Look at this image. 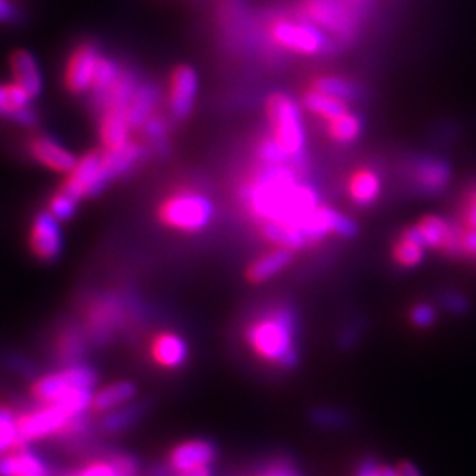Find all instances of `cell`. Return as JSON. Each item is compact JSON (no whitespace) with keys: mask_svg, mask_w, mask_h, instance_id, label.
Instances as JSON below:
<instances>
[{"mask_svg":"<svg viewBox=\"0 0 476 476\" xmlns=\"http://www.w3.org/2000/svg\"><path fill=\"white\" fill-rule=\"evenodd\" d=\"M295 259V252L283 247H274L272 251L256 258L245 270V277L252 285H261L281 274L285 268L292 265Z\"/></svg>","mask_w":476,"mask_h":476,"instance_id":"cell-19","label":"cell"},{"mask_svg":"<svg viewBox=\"0 0 476 476\" xmlns=\"http://www.w3.org/2000/svg\"><path fill=\"white\" fill-rule=\"evenodd\" d=\"M161 98L163 96H161L159 87L150 83V81L140 83L136 87L134 96H132L129 108H127V119H129L132 131L141 129L143 123L157 112Z\"/></svg>","mask_w":476,"mask_h":476,"instance_id":"cell-22","label":"cell"},{"mask_svg":"<svg viewBox=\"0 0 476 476\" xmlns=\"http://www.w3.org/2000/svg\"><path fill=\"white\" fill-rule=\"evenodd\" d=\"M18 20L20 9L9 0H0V23H16Z\"/></svg>","mask_w":476,"mask_h":476,"instance_id":"cell-47","label":"cell"},{"mask_svg":"<svg viewBox=\"0 0 476 476\" xmlns=\"http://www.w3.org/2000/svg\"><path fill=\"white\" fill-rule=\"evenodd\" d=\"M461 258H476V230L463 226V230H461Z\"/></svg>","mask_w":476,"mask_h":476,"instance_id":"cell-46","label":"cell"},{"mask_svg":"<svg viewBox=\"0 0 476 476\" xmlns=\"http://www.w3.org/2000/svg\"><path fill=\"white\" fill-rule=\"evenodd\" d=\"M363 125L365 122L361 119V115L348 110L343 115L327 122V132L332 141L339 145H352L361 136Z\"/></svg>","mask_w":476,"mask_h":476,"instance_id":"cell-28","label":"cell"},{"mask_svg":"<svg viewBox=\"0 0 476 476\" xmlns=\"http://www.w3.org/2000/svg\"><path fill=\"white\" fill-rule=\"evenodd\" d=\"M310 420L318 427H344L348 423V417L341 410L334 408H318L310 413Z\"/></svg>","mask_w":476,"mask_h":476,"instance_id":"cell-39","label":"cell"},{"mask_svg":"<svg viewBox=\"0 0 476 476\" xmlns=\"http://www.w3.org/2000/svg\"><path fill=\"white\" fill-rule=\"evenodd\" d=\"M439 303L441 307L450 312V314H466L472 309V303L466 295L454 292V290H446L439 295Z\"/></svg>","mask_w":476,"mask_h":476,"instance_id":"cell-40","label":"cell"},{"mask_svg":"<svg viewBox=\"0 0 476 476\" xmlns=\"http://www.w3.org/2000/svg\"><path fill=\"white\" fill-rule=\"evenodd\" d=\"M357 476H383L381 466L374 459H365L358 466Z\"/></svg>","mask_w":476,"mask_h":476,"instance_id":"cell-49","label":"cell"},{"mask_svg":"<svg viewBox=\"0 0 476 476\" xmlns=\"http://www.w3.org/2000/svg\"><path fill=\"white\" fill-rule=\"evenodd\" d=\"M310 87L327 94V96L346 101L350 105L360 99V89L357 85L346 78H341V76H319L312 81Z\"/></svg>","mask_w":476,"mask_h":476,"instance_id":"cell-31","label":"cell"},{"mask_svg":"<svg viewBox=\"0 0 476 476\" xmlns=\"http://www.w3.org/2000/svg\"><path fill=\"white\" fill-rule=\"evenodd\" d=\"M143 408L140 404H134V401L127 406H122L119 410H114L110 413H105L101 420V429L106 434H119L122 430L129 429L141 417Z\"/></svg>","mask_w":476,"mask_h":476,"instance_id":"cell-34","label":"cell"},{"mask_svg":"<svg viewBox=\"0 0 476 476\" xmlns=\"http://www.w3.org/2000/svg\"><path fill=\"white\" fill-rule=\"evenodd\" d=\"M11 72L14 83H18L32 99L41 96L45 89V80L38 60L30 52L18 50L11 55Z\"/></svg>","mask_w":476,"mask_h":476,"instance_id":"cell-20","label":"cell"},{"mask_svg":"<svg viewBox=\"0 0 476 476\" xmlns=\"http://www.w3.org/2000/svg\"><path fill=\"white\" fill-rule=\"evenodd\" d=\"M302 106L309 114H312L314 117H319L325 122H330V120H334L350 110V103L336 99L332 96H327V94H323L312 87L303 92Z\"/></svg>","mask_w":476,"mask_h":476,"instance_id":"cell-27","label":"cell"},{"mask_svg":"<svg viewBox=\"0 0 476 476\" xmlns=\"http://www.w3.org/2000/svg\"><path fill=\"white\" fill-rule=\"evenodd\" d=\"M392 258L401 268H415L425 258V247L404 235H399L392 247Z\"/></svg>","mask_w":476,"mask_h":476,"instance_id":"cell-35","label":"cell"},{"mask_svg":"<svg viewBox=\"0 0 476 476\" xmlns=\"http://www.w3.org/2000/svg\"><path fill=\"white\" fill-rule=\"evenodd\" d=\"M150 355L163 369H180L189 358L187 343L172 332H163L154 337L150 346Z\"/></svg>","mask_w":476,"mask_h":476,"instance_id":"cell-21","label":"cell"},{"mask_svg":"<svg viewBox=\"0 0 476 476\" xmlns=\"http://www.w3.org/2000/svg\"><path fill=\"white\" fill-rule=\"evenodd\" d=\"M410 319L417 328H430L438 319V310L434 305L421 302L410 310Z\"/></svg>","mask_w":476,"mask_h":476,"instance_id":"cell-41","label":"cell"},{"mask_svg":"<svg viewBox=\"0 0 476 476\" xmlns=\"http://www.w3.org/2000/svg\"><path fill=\"white\" fill-rule=\"evenodd\" d=\"M200 89V78L194 67L182 64L174 69L170 76V92H168V103H170V114L177 120H187L191 117L196 98Z\"/></svg>","mask_w":476,"mask_h":476,"instance_id":"cell-15","label":"cell"},{"mask_svg":"<svg viewBox=\"0 0 476 476\" xmlns=\"http://www.w3.org/2000/svg\"><path fill=\"white\" fill-rule=\"evenodd\" d=\"M300 230L309 238L310 245H314L328 235L355 238L358 234V225L352 217L321 203L300 223Z\"/></svg>","mask_w":476,"mask_h":476,"instance_id":"cell-11","label":"cell"},{"mask_svg":"<svg viewBox=\"0 0 476 476\" xmlns=\"http://www.w3.org/2000/svg\"><path fill=\"white\" fill-rule=\"evenodd\" d=\"M216 214L208 196L196 191H179L159 207V221L177 232L198 234L205 230Z\"/></svg>","mask_w":476,"mask_h":476,"instance_id":"cell-6","label":"cell"},{"mask_svg":"<svg viewBox=\"0 0 476 476\" xmlns=\"http://www.w3.org/2000/svg\"><path fill=\"white\" fill-rule=\"evenodd\" d=\"M259 476H297L292 470H286V468H276V470H268L267 473Z\"/></svg>","mask_w":476,"mask_h":476,"instance_id":"cell-51","label":"cell"},{"mask_svg":"<svg viewBox=\"0 0 476 476\" xmlns=\"http://www.w3.org/2000/svg\"><path fill=\"white\" fill-rule=\"evenodd\" d=\"M298 327L300 319L293 305L274 303L247 325L243 337L259 360L283 370H293L300 361Z\"/></svg>","mask_w":476,"mask_h":476,"instance_id":"cell-2","label":"cell"},{"mask_svg":"<svg viewBox=\"0 0 476 476\" xmlns=\"http://www.w3.org/2000/svg\"><path fill=\"white\" fill-rule=\"evenodd\" d=\"M381 175L372 168H358L357 172L348 180V194L350 200L360 207L367 208L374 205L381 194Z\"/></svg>","mask_w":476,"mask_h":476,"instance_id":"cell-24","label":"cell"},{"mask_svg":"<svg viewBox=\"0 0 476 476\" xmlns=\"http://www.w3.org/2000/svg\"><path fill=\"white\" fill-rule=\"evenodd\" d=\"M303 20L318 25L334 39L353 43L360 25V9L348 0H305L302 5Z\"/></svg>","mask_w":476,"mask_h":476,"instance_id":"cell-7","label":"cell"},{"mask_svg":"<svg viewBox=\"0 0 476 476\" xmlns=\"http://www.w3.org/2000/svg\"><path fill=\"white\" fill-rule=\"evenodd\" d=\"M403 177L418 196H439L452 182V165L443 157L420 154L404 163Z\"/></svg>","mask_w":476,"mask_h":476,"instance_id":"cell-9","label":"cell"},{"mask_svg":"<svg viewBox=\"0 0 476 476\" xmlns=\"http://www.w3.org/2000/svg\"><path fill=\"white\" fill-rule=\"evenodd\" d=\"M13 123H18V125H21V127H34L38 122H39V115H38V112L32 108V105L30 106H27V108H23L21 112H18L16 114V117L14 119L11 120Z\"/></svg>","mask_w":476,"mask_h":476,"instance_id":"cell-48","label":"cell"},{"mask_svg":"<svg viewBox=\"0 0 476 476\" xmlns=\"http://www.w3.org/2000/svg\"><path fill=\"white\" fill-rule=\"evenodd\" d=\"M103 149H96L78 159L76 166L71 174H67L60 189L74 196L78 201H81L83 198L99 196L110 185L103 170Z\"/></svg>","mask_w":476,"mask_h":476,"instance_id":"cell-10","label":"cell"},{"mask_svg":"<svg viewBox=\"0 0 476 476\" xmlns=\"http://www.w3.org/2000/svg\"><path fill=\"white\" fill-rule=\"evenodd\" d=\"M110 461L114 463L120 476H141V468L138 461L129 454H115L110 457Z\"/></svg>","mask_w":476,"mask_h":476,"instance_id":"cell-43","label":"cell"},{"mask_svg":"<svg viewBox=\"0 0 476 476\" xmlns=\"http://www.w3.org/2000/svg\"><path fill=\"white\" fill-rule=\"evenodd\" d=\"M87 344H89V336L87 330L81 328H67L60 334L59 343H57V350H59V358L65 365H72V363H80L81 358L87 352Z\"/></svg>","mask_w":476,"mask_h":476,"instance_id":"cell-30","label":"cell"},{"mask_svg":"<svg viewBox=\"0 0 476 476\" xmlns=\"http://www.w3.org/2000/svg\"><path fill=\"white\" fill-rule=\"evenodd\" d=\"M78 205H80V201L74 196H71L64 189H59L52 196V200L48 203V210L59 219L60 223H64V221H69V219L74 217V214L78 210Z\"/></svg>","mask_w":476,"mask_h":476,"instance_id":"cell-38","label":"cell"},{"mask_svg":"<svg viewBox=\"0 0 476 476\" xmlns=\"http://www.w3.org/2000/svg\"><path fill=\"white\" fill-rule=\"evenodd\" d=\"M67 476H120L119 472L115 470L114 463L110 459L106 461H92L80 470H74L72 473Z\"/></svg>","mask_w":476,"mask_h":476,"instance_id":"cell-42","label":"cell"},{"mask_svg":"<svg viewBox=\"0 0 476 476\" xmlns=\"http://www.w3.org/2000/svg\"><path fill=\"white\" fill-rule=\"evenodd\" d=\"M89 417H74L64 404H39L36 410L20 413V443L32 446L50 438H72L85 430Z\"/></svg>","mask_w":476,"mask_h":476,"instance_id":"cell-4","label":"cell"},{"mask_svg":"<svg viewBox=\"0 0 476 476\" xmlns=\"http://www.w3.org/2000/svg\"><path fill=\"white\" fill-rule=\"evenodd\" d=\"M265 110L272 136L285 149L292 165L307 172L309 161L305 154V125L302 120L300 105L290 94L274 92L268 96Z\"/></svg>","mask_w":476,"mask_h":476,"instance_id":"cell-3","label":"cell"},{"mask_svg":"<svg viewBox=\"0 0 476 476\" xmlns=\"http://www.w3.org/2000/svg\"><path fill=\"white\" fill-rule=\"evenodd\" d=\"M397 473H399V476H423L420 473L417 466L413 463H408V461H403L397 466Z\"/></svg>","mask_w":476,"mask_h":476,"instance_id":"cell-50","label":"cell"},{"mask_svg":"<svg viewBox=\"0 0 476 476\" xmlns=\"http://www.w3.org/2000/svg\"><path fill=\"white\" fill-rule=\"evenodd\" d=\"M122 71L123 69H120V65L115 60L101 55L98 71H96V78H94V85L90 90L92 98H98V96L105 94L106 90H110L117 83Z\"/></svg>","mask_w":476,"mask_h":476,"instance_id":"cell-36","label":"cell"},{"mask_svg":"<svg viewBox=\"0 0 476 476\" xmlns=\"http://www.w3.org/2000/svg\"><path fill=\"white\" fill-rule=\"evenodd\" d=\"M463 226L476 230V187L472 189L466 196V201L463 207Z\"/></svg>","mask_w":476,"mask_h":476,"instance_id":"cell-45","label":"cell"},{"mask_svg":"<svg viewBox=\"0 0 476 476\" xmlns=\"http://www.w3.org/2000/svg\"><path fill=\"white\" fill-rule=\"evenodd\" d=\"M101 60V54L96 45L85 43L78 47L65 67V87L74 96H83L92 90L96 71Z\"/></svg>","mask_w":476,"mask_h":476,"instance_id":"cell-14","label":"cell"},{"mask_svg":"<svg viewBox=\"0 0 476 476\" xmlns=\"http://www.w3.org/2000/svg\"><path fill=\"white\" fill-rule=\"evenodd\" d=\"M145 145L154 150L157 156H168L172 150L170 145V132H172V123L165 115L154 114L150 119L147 120L141 127Z\"/></svg>","mask_w":476,"mask_h":476,"instance_id":"cell-29","label":"cell"},{"mask_svg":"<svg viewBox=\"0 0 476 476\" xmlns=\"http://www.w3.org/2000/svg\"><path fill=\"white\" fill-rule=\"evenodd\" d=\"M136 385L132 381H115L94 392L92 413L105 415L122 406H127L136 397Z\"/></svg>","mask_w":476,"mask_h":476,"instance_id":"cell-23","label":"cell"},{"mask_svg":"<svg viewBox=\"0 0 476 476\" xmlns=\"http://www.w3.org/2000/svg\"><path fill=\"white\" fill-rule=\"evenodd\" d=\"M175 476H214V473H212V468H205V470H198V472H191V473Z\"/></svg>","mask_w":476,"mask_h":476,"instance_id":"cell-52","label":"cell"},{"mask_svg":"<svg viewBox=\"0 0 476 476\" xmlns=\"http://www.w3.org/2000/svg\"><path fill=\"white\" fill-rule=\"evenodd\" d=\"M361 330H363V325L360 321H357V319L352 321L348 327L343 328V334L339 336V346L343 350L353 348L357 344L358 337H360Z\"/></svg>","mask_w":476,"mask_h":476,"instance_id":"cell-44","label":"cell"},{"mask_svg":"<svg viewBox=\"0 0 476 476\" xmlns=\"http://www.w3.org/2000/svg\"><path fill=\"white\" fill-rule=\"evenodd\" d=\"M125 321V309L119 298L114 295L96 300L87 314V336L92 343L103 344L108 343L117 328Z\"/></svg>","mask_w":476,"mask_h":476,"instance_id":"cell-12","label":"cell"},{"mask_svg":"<svg viewBox=\"0 0 476 476\" xmlns=\"http://www.w3.org/2000/svg\"><path fill=\"white\" fill-rule=\"evenodd\" d=\"M20 446V413L0 404V457Z\"/></svg>","mask_w":476,"mask_h":476,"instance_id":"cell-33","label":"cell"},{"mask_svg":"<svg viewBox=\"0 0 476 476\" xmlns=\"http://www.w3.org/2000/svg\"><path fill=\"white\" fill-rule=\"evenodd\" d=\"M0 476H54V470L32 446H20L0 457Z\"/></svg>","mask_w":476,"mask_h":476,"instance_id":"cell-18","label":"cell"},{"mask_svg":"<svg viewBox=\"0 0 476 476\" xmlns=\"http://www.w3.org/2000/svg\"><path fill=\"white\" fill-rule=\"evenodd\" d=\"M131 131L125 110H106L99 115V138L105 149H117L131 141Z\"/></svg>","mask_w":476,"mask_h":476,"instance_id":"cell-25","label":"cell"},{"mask_svg":"<svg viewBox=\"0 0 476 476\" xmlns=\"http://www.w3.org/2000/svg\"><path fill=\"white\" fill-rule=\"evenodd\" d=\"M256 157L261 165H292L288 154L272 136V132L259 138L256 145Z\"/></svg>","mask_w":476,"mask_h":476,"instance_id":"cell-37","label":"cell"},{"mask_svg":"<svg viewBox=\"0 0 476 476\" xmlns=\"http://www.w3.org/2000/svg\"><path fill=\"white\" fill-rule=\"evenodd\" d=\"M98 381V372L90 365L80 361L38 378L32 383L30 394L39 404H54L72 390H96Z\"/></svg>","mask_w":476,"mask_h":476,"instance_id":"cell-8","label":"cell"},{"mask_svg":"<svg viewBox=\"0 0 476 476\" xmlns=\"http://www.w3.org/2000/svg\"><path fill=\"white\" fill-rule=\"evenodd\" d=\"M270 36L276 47L303 57L334 55L341 47L328 32L303 18L276 20L270 27Z\"/></svg>","mask_w":476,"mask_h":476,"instance_id":"cell-5","label":"cell"},{"mask_svg":"<svg viewBox=\"0 0 476 476\" xmlns=\"http://www.w3.org/2000/svg\"><path fill=\"white\" fill-rule=\"evenodd\" d=\"M295 165H258L240 187L245 210L261 225L268 221L300 223L321 205L316 187Z\"/></svg>","mask_w":476,"mask_h":476,"instance_id":"cell-1","label":"cell"},{"mask_svg":"<svg viewBox=\"0 0 476 476\" xmlns=\"http://www.w3.org/2000/svg\"><path fill=\"white\" fill-rule=\"evenodd\" d=\"M30 156L43 166L57 172V174H71L78 163V157L62 147L50 136L38 134L29 141Z\"/></svg>","mask_w":476,"mask_h":476,"instance_id":"cell-17","label":"cell"},{"mask_svg":"<svg viewBox=\"0 0 476 476\" xmlns=\"http://www.w3.org/2000/svg\"><path fill=\"white\" fill-rule=\"evenodd\" d=\"M217 459V448L208 439H187L175 445L168 454V470L174 475H183L205 468H212Z\"/></svg>","mask_w":476,"mask_h":476,"instance_id":"cell-13","label":"cell"},{"mask_svg":"<svg viewBox=\"0 0 476 476\" xmlns=\"http://www.w3.org/2000/svg\"><path fill=\"white\" fill-rule=\"evenodd\" d=\"M261 237L265 238L268 243L274 247H283L297 252L300 249H305L310 245L309 238L305 234L290 223H281V221H268L261 225Z\"/></svg>","mask_w":476,"mask_h":476,"instance_id":"cell-26","label":"cell"},{"mask_svg":"<svg viewBox=\"0 0 476 476\" xmlns=\"http://www.w3.org/2000/svg\"><path fill=\"white\" fill-rule=\"evenodd\" d=\"M381 473L383 476H399L397 468H392V466H381Z\"/></svg>","mask_w":476,"mask_h":476,"instance_id":"cell-53","label":"cell"},{"mask_svg":"<svg viewBox=\"0 0 476 476\" xmlns=\"http://www.w3.org/2000/svg\"><path fill=\"white\" fill-rule=\"evenodd\" d=\"M30 251L41 261H55L62 254L64 235L60 230V221L50 212H39L30 228Z\"/></svg>","mask_w":476,"mask_h":476,"instance_id":"cell-16","label":"cell"},{"mask_svg":"<svg viewBox=\"0 0 476 476\" xmlns=\"http://www.w3.org/2000/svg\"><path fill=\"white\" fill-rule=\"evenodd\" d=\"M32 105V98L18 83H0V119L11 120Z\"/></svg>","mask_w":476,"mask_h":476,"instance_id":"cell-32","label":"cell"}]
</instances>
